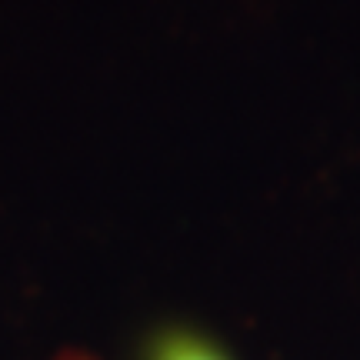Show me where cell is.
Instances as JSON below:
<instances>
[{"label": "cell", "instance_id": "1", "mask_svg": "<svg viewBox=\"0 0 360 360\" xmlns=\"http://www.w3.org/2000/svg\"><path fill=\"white\" fill-rule=\"evenodd\" d=\"M154 360H224L217 350L204 344L200 337L191 334H170L154 350Z\"/></svg>", "mask_w": 360, "mask_h": 360}]
</instances>
